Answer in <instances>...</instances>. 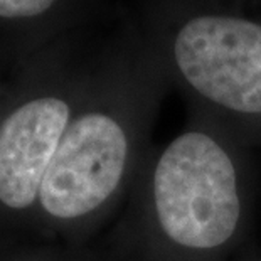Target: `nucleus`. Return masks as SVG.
Returning a JSON list of instances; mask_svg holds the SVG:
<instances>
[{"mask_svg": "<svg viewBox=\"0 0 261 261\" xmlns=\"http://www.w3.org/2000/svg\"><path fill=\"white\" fill-rule=\"evenodd\" d=\"M153 197L159 223L177 244L216 248L234 234L241 211L234 165L204 133H184L165 148Z\"/></svg>", "mask_w": 261, "mask_h": 261, "instance_id": "nucleus-1", "label": "nucleus"}, {"mask_svg": "<svg viewBox=\"0 0 261 261\" xmlns=\"http://www.w3.org/2000/svg\"><path fill=\"white\" fill-rule=\"evenodd\" d=\"M175 61L194 90L241 113H261V25L202 15L175 37Z\"/></svg>", "mask_w": 261, "mask_h": 261, "instance_id": "nucleus-2", "label": "nucleus"}, {"mask_svg": "<svg viewBox=\"0 0 261 261\" xmlns=\"http://www.w3.org/2000/svg\"><path fill=\"white\" fill-rule=\"evenodd\" d=\"M125 132L101 113L80 116L66 128L44 174L39 199L49 214L73 219L99 207L125 170Z\"/></svg>", "mask_w": 261, "mask_h": 261, "instance_id": "nucleus-3", "label": "nucleus"}, {"mask_svg": "<svg viewBox=\"0 0 261 261\" xmlns=\"http://www.w3.org/2000/svg\"><path fill=\"white\" fill-rule=\"evenodd\" d=\"M69 107L58 98L22 105L0 128V201L24 209L39 196L44 174L59 147Z\"/></svg>", "mask_w": 261, "mask_h": 261, "instance_id": "nucleus-4", "label": "nucleus"}, {"mask_svg": "<svg viewBox=\"0 0 261 261\" xmlns=\"http://www.w3.org/2000/svg\"><path fill=\"white\" fill-rule=\"evenodd\" d=\"M54 0H0V17H34L51 7Z\"/></svg>", "mask_w": 261, "mask_h": 261, "instance_id": "nucleus-5", "label": "nucleus"}]
</instances>
